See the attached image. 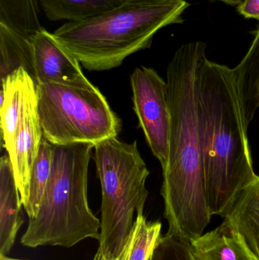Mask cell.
<instances>
[{"mask_svg":"<svg viewBox=\"0 0 259 260\" xmlns=\"http://www.w3.org/2000/svg\"><path fill=\"white\" fill-rule=\"evenodd\" d=\"M206 47L202 41L181 46L167 71L170 129L161 192L167 234L190 243L202 236L212 216L205 197L198 120L199 69Z\"/></svg>","mask_w":259,"mask_h":260,"instance_id":"1","label":"cell"},{"mask_svg":"<svg viewBox=\"0 0 259 260\" xmlns=\"http://www.w3.org/2000/svg\"><path fill=\"white\" fill-rule=\"evenodd\" d=\"M50 21H80L106 12L126 0H39Z\"/></svg>","mask_w":259,"mask_h":260,"instance_id":"16","label":"cell"},{"mask_svg":"<svg viewBox=\"0 0 259 260\" xmlns=\"http://www.w3.org/2000/svg\"><path fill=\"white\" fill-rule=\"evenodd\" d=\"M162 224L149 222L143 214L136 215L129 241L120 260H149L161 238Z\"/></svg>","mask_w":259,"mask_h":260,"instance_id":"19","label":"cell"},{"mask_svg":"<svg viewBox=\"0 0 259 260\" xmlns=\"http://www.w3.org/2000/svg\"><path fill=\"white\" fill-rule=\"evenodd\" d=\"M40 12L39 0H0V23L28 38L43 28Z\"/></svg>","mask_w":259,"mask_h":260,"instance_id":"17","label":"cell"},{"mask_svg":"<svg viewBox=\"0 0 259 260\" xmlns=\"http://www.w3.org/2000/svg\"><path fill=\"white\" fill-rule=\"evenodd\" d=\"M20 68L24 69L35 82L31 37L24 36L9 26L0 23L1 82Z\"/></svg>","mask_w":259,"mask_h":260,"instance_id":"14","label":"cell"},{"mask_svg":"<svg viewBox=\"0 0 259 260\" xmlns=\"http://www.w3.org/2000/svg\"><path fill=\"white\" fill-rule=\"evenodd\" d=\"M36 86L34 81L23 68L14 72L1 82V129L7 152L13 145L18 120L26 99Z\"/></svg>","mask_w":259,"mask_h":260,"instance_id":"12","label":"cell"},{"mask_svg":"<svg viewBox=\"0 0 259 260\" xmlns=\"http://www.w3.org/2000/svg\"><path fill=\"white\" fill-rule=\"evenodd\" d=\"M258 108H259V99H258Z\"/></svg>","mask_w":259,"mask_h":260,"instance_id":"25","label":"cell"},{"mask_svg":"<svg viewBox=\"0 0 259 260\" xmlns=\"http://www.w3.org/2000/svg\"><path fill=\"white\" fill-rule=\"evenodd\" d=\"M21 196L9 154L0 160V255L7 256L24 223Z\"/></svg>","mask_w":259,"mask_h":260,"instance_id":"10","label":"cell"},{"mask_svg":"<svg viewBox=\"0 0 259 260\" xmlns=\"http://www.w3.org/2000/svg\"><path fill=\"white\" fill-rule=\"evenodd\" d=\"M133 109L147 144L162 169L167 165L170 111L167 81L156 70L138 67L130 77Z\"/></svg>","mask_w":259,"mask_h":260,"instance_id":"7","label":"cell"},{"mask_svg":"<svg viewBox=\"0 0 259 260\" xmlns=\"http://www.w3.org/2000/svg\"><path fill=\"white\" fill-rule=\"evenodd\" d=\"M0 260H27V259H13V258L8 257L7 256H5V255H0Z\"/></svg>","mask_w":259,"mask_h":260,"instance_id":"24","label":"cell"},{"mask_svg":"<svg viewBox=\"0 0 259 260\" xmlns=\"http://www.w3.org/2000/svg\"><path fill=\"white\" fill-rule=\"evenodd\" d=\"M246 54L234 69L243 99L246 121L250 123L258 109L259 27Z\"/></svg>","mask_w":259,"mask_h":260,"instance_id":"15","label":"cell"},{"mask_svg":"<svg viewBox=\"0 0 259 260\" xmlns=\"http://www.w3.org/2000/svg\"><path fill=\"white\" fill-rule=\"evenodd\" d=\"M35 83L70 84L85 78L77 58L43 27L31 36Z\"/></svg>","mask_w":259,"mask_h":260,"instance_id":"9","label":"cell"},{"mask_svg":"<svg viewBox=\"0 0 259 260\" xmlns=\"http://www.w3.org/2000/svg\"><path fill=\"white\" fill-rule=\"evenodd\" d=\"M237 11L245 18L259 21V0H243L237 6Z\"/></svg>","mask_w":259,"mask_h":260,"instance_id":"21","label":"cell"},{"mask_svg":"<svg viewBox=\"0 0 259 260\" xmlns=\"http://www.w3.org/2000/svg\"><path fill=\"white\" fill-rule=\"evenodd\" d=\"M93 260H107L104 257L103 254H102L101 251L100 250H97V253H96L95 256H94ZM119 260H120L119 259Z\"/></svg>","mask_w":259,"mask_h":260,"instance_id":"23","label":"cell"},{"mask_svg":"<svg viewBox=\"0 0 259 260\" xmlns=\"http://www.w3.org/2000/svg\"><path fill=\"white\" fill-rule=\"evenodd\" d=\"M190 245L195 260H254L225 220L217 229L202 235Z\"/></svg>","mask_w":259,"mask_h":260,"instance_id":"13","label":"cell"},{"mask_svg":"<svg viewBox=\"0 0 259 260\" xmlns=\"http://www.w3.org/2000/svg\"><path fill=\"white\" fill-rule=\"evenodd\" d=\"M54 145L43 138L38 155L33 162L29 183V197L24 207L29 219L36 216L41 207L53 168Z\"/></svg>","mask_w":259,"mask_h":260,"instance_id":"18","label":"cell"},{"mask_svg":"<svg viewBox=\"0 0 259 260\" xmlns=\"http://www.w3.org/2000/svg\"><path fill=\"white\" fill-rule=\"evenodd\" d=\"M211 1H219L230 5V6H239L242 3V0H211Z\"/></svg>","mask_w":259,"mask_h":260,"instance_id":"22","label":"cell"},{"mask_svg":"<svg viewBox=\"0 0 259 260\" xmlns=\"http://www.w3.org/2000/svg\"><path fill=\"white\" fill-rule=\"evenodd\" d=\"M36 95L43 135L53 145L95 146L121 129L106 98L86 77L70 84H40Z\"/></svg>","mask_w":259,"mask_h":260,"instance_id":"6","label":"cell"},{"mask_svg":"<svg viewBox=\"0 0 259 260\" xmlns=\"http://www.w3.org/2000/svg\"><path fill=\"white\" fill-rule=\"evenodd\" d=\"M43 138L44 135L38 115L36 86L26 99L13 145L8 152L24 208L28 202L30 172Z\"/></svg>","mask_w":259,"mask_h":260,"instance_id":"8","label":"cell"},{"mask_svg":"<svg viewBox=\"0 0 259 260\" xmlns=\"http://www.w3.org/2000/svg\"><path fill=\"white\" fill-rule=\"evenodd\" d=\"M224 218L252 259L259 260V176L240 192Z\"/></svg>","mask_w":259,"mask_h":260,"instance_id":"11","label":"cell"},{"mask_svg":"<svg viewBox=\"0 0 259 260\" xmlns=\"http://www.w3.org/2000/svg\"><path fill=\"white\" fill-rule=\"evenodd\" d=\"M149 260H195L188 241L173 235L161 236Z\"/></svg>","mask_w":259,"mask_h":260,"instance_id":"20","label":"cell"},{"mask_svg":"<svg viewBox=\"0 0 259 260\" xmlns=\"http://www.w3.org/2000/svg\"><path fill=\"white\" fill-rule=\"evenodd\" d=\"M198 120L207 204L211 215L225 217L240 192L258 175L234 69L207 57L199 69Z\"/></svg>","mask_w":259,"mask_h":260,"instance_id":"2","label":"cell"},{"mask_svg":"<svg viewBox=\"0 0 259 260\" xmlns=\"http://www.w3.org/2000/svg\"><path fill=\"white\" fill-rule=\"evenodd\" d=\"M190 6L186 0H126L94 16L67 21L53 35L87 70H112L149 48L161 29L182 24Z\"/></svg>","mask_w":259,"mask_h":260,"instance_id":"3","label":"cell"},{"mask_svg":"<svg viewBox=\"0 0 259 260\" xmlns=\"http://www.w3.org/2000/svg\"><path fill=\"white\" fill-rule=\"evenodd\" d=\"M101 184V229L99 250L107 260H119L133 228L134 215L143 214L150 174L136 141L113 137L94 146Z\"/></svg>","mask_w":259,"mask_h":260,"instance_id":"5","label":"cell"},{"mask_svg":"<svg viewBox=\"0 0 259 260\" xmlns=\"http://www.w3.org/2000/svg\"><path fill=\"white\" fill-rule=\"evenodd\" d=\"M54 145L53 168L39 212L29 219L22 245L71 247L86 238L100 240L101 221L88 202L91 144Z\"/></svg>","mask_w":259,"mask_h":260,"instance_id":"4","label":"cell"}]
</instances>
